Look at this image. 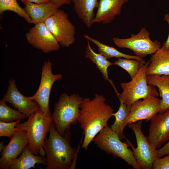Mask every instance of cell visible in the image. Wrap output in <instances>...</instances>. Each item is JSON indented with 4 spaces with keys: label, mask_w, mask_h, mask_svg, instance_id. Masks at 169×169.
I'll return each instance as SVG.
<instances>
[{
    "label": "cell",
    "mask_w": 169,
    "mask_h": 169,
    "mask_svg": "<svg viewBox=\"0 0 169 169\" xmlns=\"http://www.w3.org/2000/svg\"><path fill=\"white\" fill-rule=\"evenodd\" d=\"M105 101L103 95L97 94L92 100L83 98L78 120L84 134L82 145L83 149H87L91 141L114 116L113 109Z\"/></svg>",
    "instance_id": "1"
},
{
    "label": "cell",
    "mask_w": 169,
    "mask_h": 169,
    "mask_svg": "<svg viewBox=\"0 0 169 169\" xmlns=\"http://www.w3.org/2000/svg\"><path fill=\"white\" fill-rule=\"evenodd\" d=\"M49 133L43 146L46 161L44 169L75 168L78 150L70 145L69 131H66L64 136H61L57 132L52 121Z\"/></svg>",
    "instance_id": "2"
},
{
    "label": "cell",
    "mask_w": 169,
    "mask_h": 169,
    "mask_svg": "<svg viewBox=\"0 0 169 169\" xmlns=\"http://www.w3.org/2000/svg\"><path fill=\"white\" fill-rule=\"evenodd\" d=\"M83 99L79 94L74 93L69 95L64 93L55 103L51 117L57 132L61 136L69 130L71 125L78 122L80 105Z\"/></svg>",
    "instance_id": "3"
},
{
    "label": "cell",
    "mask_w": 169,
    "mask_h": 169,
    "mask_svg": "<svg viewBox=\"0 0 169 169\" xmlns=\"http://www.w3.org/2000/svg\"><path fill=\"white\" fill-rule=\"evenodd\" d=\"M28 120L16 127L26 131L28 145L31 151L36 155L44 156L43 148L45 139L52 121L51 116L44 114L40 109L32 114Z\"/></svg>",
    "instance_id": "4"
},
{
    "label": "cell",
    "mask_w": 169,
    "mask_h": 169,
    "mask_svg": "<svg viewBox=\"0 0 169 169\" xmlns=\"http://www.w3.org/2000/svg\"><path fill=\"white\" fill-rule=\"evenodd\" d=\"M150 63L149 60L142 65L131 81L120 84L123 91L118 97L129 109L134 102L140 99L159 96L156 86L147 82L146 71Z\"/></svg>",
    "instance_id": "5"
},
{
    "label": "cell",
    "mask_w": 169,
    "mask_h": 169,
    "mask_svg": "<svg viewBox=\"0 0 169 169\" xmlns=\"http://www.w3.org/2000/svg\"><path fill=\"white\" fill-rule=\"evenodd\" d=\"M93 141L101 150L120 158L135 169H141L128 145L121 141L117 134L111 129L108 124Z\"/></svg>",
    "instance_id": "6"
},
{
    "label": "cell",
    "mask_w": 169,
    "mask_h": 169,
    "mask_svg": "<svg viewBox=\"0 0 169 169\" xmlns=\"http://www.w3.org/2000/svg\"><path fill=\"white\" fill-rule=\"evenodd\" d=\"M142 120L127 125L133 131L137 146L135 148L131 143L126 140V143L132 149L133 155L141 169H153V165L156 156V149L143 134L141 129Z\"/></svg>",
    "instance_id": "7"
},
{
    "label": "cell",
    "mask_w": 169,
    "mask_h": 169,
    "mask_svg": "<svg viewBox=\"0 0 169 169\" xmlns=\"http://www.w3.org/2000/svg\"><path fill=\"white\" fill-rule=\"evenodd\" d=\"M131 35L127 38L114 37L112 40L118 47L130 49L136 55L142 58L152 55L161 47L158 40L153 41L151 39L150 33L145 28H142L137 34Z\"/></svg>",
    "instance_id": "8"
},
{
    "label": "cell",
    "mask_w": 169,
    "mask_h": 169,
    "mask_svg": "<svg viewBox=\"0 0 169 169\" xmlns=\"http://www.w3.org/2000/svg\"><path fill=\"white\" fill-rule=\"evenodd\" d=\"M44 23L62 46L68 47L74 42L75 27L63 10L58 9Z\"/></svg>",
    "instance_id": "9"
},
{
    "label": "cell",
    "mask_w": 169,
    "mask_h": 169,
    "mask_svg": "<svg viewBox=\"0 0 169 169\" xmlns=\"http://www.w3.org/2000/svg\"><path fill=\"white\" fill-rule=\"evenodd\" d=\"M41 78L38 88L35 93L29 97L39 105L42 112L46 115L51 116L49 108L50 93L52 86L57 80L62 77L61 74H54L52 71V63L48 59L45 60L42 68Z\"/></svg>",
    "instance_id": "10"
},
{
    "label": "cell",
    "mask_w": 169,
    "mask_h": 169,
    "mask_svg": "<svg viewBox=\"0 0 169 169\" xmlns=\"http://www.w3.org/2000/svg\"><path fill=\"white\" fill-rule=\"evenodd\" d=\"M26 39L33 47L48 53L58 50L60 44L44 22L34 25L26 34Z\"/></svg>",
    "instance_id": "11"
},
{
    "label": "cell",
    "mask_w": 169,
    "mask_h": 169,
    "mask_svg": "<svg viewBox=\"0 0 169 169\" xmlns=\"http://www.w3.org/2000/svg\"><path fill=\"white\" fill-rule=\"evenodd\" d=\"M160 100L157 97H150L134 102L130 109L127 118V124L140 120H151L160 110Z\"/></svg>",
    "instance_id": "12"
},
{
    "label": "cell",
    "mask_w": 169,
    "mask_h": 169,
    "mask_svg": "<svg viewBox=\"0 0 169 169\" xmlns=\"http://www.w3.org/2000/svg\"><path fill=\"white\" fill-rule=\"evenodd\" d=\"M2 100L11 104L13 106L28 117L32 114L40 109L38 104L32 101L29 97H26L18 89L14 80L9 78L7 92Z\"/></svg>",
    "instance_id": "13"
},
{
    "label": "cell",
    "mask_w": 169,
    "mask_h": 169,
    "mask_svg": "<svg viewBox=\"0 0 169 169\" xmlns=\"http://www.w3.org/2000/svg\"><path fill=\"white\" fill-rule=\"evenodd\" d=\"M147 137L156 149L169 140V109L151 119Z\"/></svg>",
    "instance_id": "14"
},
{
    "label": "cell",
    "mask_w": 169,
    "mask_h": 169,
    "mask_svg": "<svg viewBox=\"0 0 169 169\" xmlns=\"http://www.w3.org/2000/svg\"><path fill=\"white\" fill-rule=\"evenodd\" d=\"M10 138L9 143L5 146L1 152L0 169H8L10 163L18 157L28 144L26 131L25 130L15 132Z\"/></svg>",
    "instance_id": "15"
},
{
    "label": "cell",
    "mask_w": 169,
    "mask_h": 169,
    "mask_svg": "<svg viewBox=\"0 0 169 169\" xmlns=\"http://www.w3.org/2000/svg\"><path fill=\"white\" fill-rule=\"evenodd\" d=\"M128 0H99L97 12L93 23H108L113 21L115 16L120 15L123 5Z\"/></svg>",
    "instance_id": "16"
},
{
    "label": "cell",
    "mask_w": 169,
    "mask_h": 169,
    "mask_svg": "<svg viewBox=\"0 0 169 169\" xmlns=\"http://www.w3.org/2000/svg\"><path fill=\"white\" fill-rule=\"evenodd\" d=\"M24 8L34 25L44 21L58 9L50 2L36 3L25 2Z\"/></svg>",
    "instance_id": "17"
},
{
    "label": "cell",
    "mask_w": 169,
    "mask_h": 169,
    "mask_svg": "<svg viewBox=\"0 0 169 169\" xmlns=\"http://www.w3.org/2000/svg\"><path fill=\"white\" fill-rule=\"evenodd\" d=\"M46 164V158L44 156L36 155L30 150L28 144L23 149L21 156L12 161L8 169H29L34 168L36 164Z\"/></svg>",
    "instance_id": "18"
},
{
    "label": "cell",
    "mask_w": 169,
    "mask_h": 169,
    "mask_svg": "<svg viewBox=\"0 0 169 169\" xmlns=\"http://www.w3.org/2000/svg\"><path fill=\"white\" fill-rule=\"evenodd\" d=\"M150 61L147 75H169V50L160 48L152 54Z\"/></svg>",
    "instance_id": "19"
},
{
    "label": "cell",
    "mask_w": 169,
    "mask_h": 169,
    "mask_svg": "<svg viewBox=\"0 0 169 169\" xmlns=\"http://www.w3.org/2000/svg\"><path fill=\"white\" fill-rule=\"evenodd\" d=\"M76 14L86 27L90 28L95 17L94 11L97 8L99 0H72Z\"/></svg>",
    "instance_id": "20"
},
{
    "label": "cell",
    "mask_w": 169,
    "mask_h": 169,
    "mask_svg": "<svg viewBox=\"0 0 169 169\" xmlns=\"http://www.w3.org/2000/svg\"><path fill=\"white\" fill-rule=\"evenodd\" d=\"M147 83L156 86L160 96V110L159 113H162L169 109V75H147Z\"/></svg>",
    "instance_id": "21"
},
{
    "label": "cell",
    "mask_w": 169,
    "mask_h": 169,
    "mask_svg": "<svg viewBox=\"0 0 169 169\" xmlns=\"http://www.w3.org/2000/svg\"><path fill=\"white\" fill-rule=\"evenodd\" d=\"M87 41V44L85 55V57L89 59L96 65L97 69L102 74L104 79L110 83L118 96L120 94L113 81L109 78L108 72V67L114 65V63L109 61L107 59L101 54L95 53L91 48L90 41L88 40Z\"/></svg>",
    "instance_id": "22"
},
{
    "label": "cell",
    "mask_w": 169,
    "mask_h": 169,
    "mask_svg": "<svg viewBox=\"0 0 169 169\" xmlns=\"http://www.w3.org/2000/svg\"><path fill=\"white\" fill-rule=\"evenodd\" d=\"M84 37L87 40L93 42L98 47V53L107 59L112 58H117L133 59L145 61L141 57L122 53L115 48L105 45L98 40L94 39L86 34H84Z\"/></svg>",
    "instance_id": "23"
},
{
    "label": "cell",
    "mask_w": 169,
    "mask_h": 169,
    "mask_svg": "<svg viewBox=\"0 0 169 169\" xmlns=\"http://www.w3.org/2000/svg\"><path fill=\"white\" fill-rule=\"evenodd\" d=\"M119 101L120 105L119 109L117 112L114 114L115 121L110 127L112 131L117 134L121 140L125 137L123 131L125 127L128 125L126 120L130 112V109L121 101Z\"/></svg>",
    "instance_id": "24"
},
{
    "label": "cell",
    "mask_w": 169,
    "mask_h": 169,
    "mask_svg": "<svg viewBox=\"0 0 169 169\" xmlns=\"http://www.w3.org/2000/svg\"><path fill=\"white\" fill-rule=\"evenodd\" d=\"M28 116L18 110L11 109L2 99L0 100V121L11 122L24 120Z\"/></svg>",
    "instance_id": "25"
},
{
    "label": "cell",
    "mask_w": 169,
    "mask_h": 169,
    "mask_svg": "<svg viewBox=\"0 0 169 169\" xmlns=\"http://www.w3.org/2000/svg\"><path fill=\"white\" fill-rule=\"evenodd\" d=\"M7 11L14 12L19 16L24 18L28 23H33L31 19L24 8L20 6L17 0H0V14H3L4 12Z\"/></svg>",
    "instance_id": "26"
},
{
    "label": "cell",
    "mask_w": 169,
    "mask_h": 169,
    "mask_svg": "<svg viewBox=\"0 0 169 169\" xmlns=\"http://www.w3.org/2000/svg\"><path fill=\"white\" fill-rule=\"evenodd\" d=\"M146 63L145 61L137 59L119 58L114 64L126 70L132 79L136 76L141 66Z\"/></svg>",
    "instance_id": "27"
},
{
    "label": "cell",
    "mask_w": 169,
    "mask_h": 169,
    "mask_svg": "<svg viewBox=\"0 0 169 169\" xmlns=\"http://www.w3.org/2000/svg\"><path fill=\"white\" fill-rule=\"evenodd\" d=\"M21 120H19L11 122L0 121V137L6 136L10 138L15 132L21 131L16 126Z\"/></svg>",
    "instance_id": "28"
},
{
    "label": "cell",
    "mask_w": 169,
    "mask_h": 169,
    "mask_svg": "<svg viewBox=\"0 0 169 169\" xmlns=\"http://www.w3.org/2000/svg\"><path fill=\"white\" fill-rule=\"evenodd\" d=\"M163 158H157L153 165L154 169H169V154Z\"/></svg>",
    "instance_id": "29"
},
{
    "label": "cell",
    "mask_w": 169,
    "mask_h": 169,
    "mask_svg": "<svg viewBox=\"0 0 169 169\" xmlns=\"http://www.w3.org/2000/svg\"><path fill=\"white\" fill-rule=\"evenodd\" d=\"M157 158H161L169 154V141L162 148L156 150Z\"/></svg>",
    "instance_id": "30"
},
{
    "label": "cell",
    "mask_w": 169,
    "mask_h": 169,
    "mask_svg": "<svg viewBox=\"0 0 169 169\" xmlns=\"http://www.w3.org/2000/svg\"><path fill=\"white\" fill-rule=\"evenodd\" d=\"M49 2L57 8H58L62 5H69L72 2V0H49Z\"/></svg>",
    "instance_id": "31"
},
{
    "label": "cell",
    "mask_w": 169,
    "mask_h": 169,
    "mask_svg": "<svg viewBox=\"0 0 169 169\" xmlns=\"http://www.w3.org/2000/svg\"><path fill=\"white\" fill-rule=\"evenodd\" d=\"M164 19L167 22L169 25V14H165ZM161 48L165 50H169V33L166 40L164 42Z\"/></svg>",
    "instance_id": "32"
},
{
    "label": "cell",
    "mask_w": 169,
    "mask_h": 169,
    "mask_svg": "<svg viewBox=\"0 0 169 169\" xmlns=\"http://www.w3.org/2000/svg\"><path fill=\"white\" fill-rule=\"evenodd\" d=\"M23 3L24 2H27L33 3H43L49 2V0H20Z\"/></svg>",
    "instance_id": "33"
},
{
    "label": "cell",
    "mask_w": 169,
    "mask_h": 169,
    "mask_svg": "<svg viewBox=\"0 0 169 169\" xmlns=\"http://www.w3.org/2000/svg\"><path fill=\"white\" fill-rule=\"evenodd\" d=\"M5 146L4 145V143L3 141L0 142V152H2Z\"/></svg>",
    "instance_id": "34"
}]
</instances>
